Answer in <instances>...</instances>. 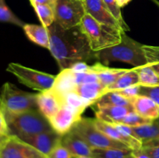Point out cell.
I'll return each instance as SVG.
<instances>
[{"label":"cell","instance_id":"cell-8","mask_svg":"<svg viewBox=\"0 0 159 158\" xmlns=\"http://www.w3.org/2000/svg\"><path fill=\"white\" fill-rule=\"evenodd\" d=\"M85 14L82 0H57L54 4V22L64 29L79 26Z\"/></svg>","mask_w":159,"mask_h":158},{"label":"cell","instance_id":"cell-2","mask_svg":"<svg viewBox=\"0 0 159 158\" xmlns=\"http://www.w3.org/2000/svg\"><path fill=\"white\" fill-rule=\"evenodd\" d=\"M143 46L144 44L133 40L124 32L120 43L97 51L96 52V57L104 65H107L112 61H121L137 68L148 63Z\"/></svg>","mask_w":159,"mask_h":158},{"label":"cell","instance_id":"cell-32","mask_svg":"<svg viewBox=\"0 0 159 158\" xmlns=\"http://www.w3.org/2000/svg\"><path fill=\"white\" fill-rule=\"evenodd\" d=\"M139 95H144L150 98L159 106V85H155V86L139 85Z\"/></svg>","mask_w":159,"mask_h":158},{"label":"cell","instance_id":"cell-27","mask_svg":"<svg viewBox=\"0 0 159 158\" xmlns=\"http://www.w3.org/2000/svg\"><path fill=\"white\" fill-rule=\"evenodd\" d=\"M38 16L39 20L41 22L42 26L48 27L54 22V6L50 5H32Z\"/></svg>","mask_w":159,"mask_h":158},{"label":"cell","instance_id":"cell-34","mask_svg":"<svg viewBox=\"0 0 159 158\" xmlns=\"http://www.w3.org/2000/svg\"><path fill=\"white\" fill-rule=\"evenodd\" d=\"M48 158H73L69 151L60 143L48 156Z\"/></svg>","mask_w":159,"mask_h":158},{"label":"cell","instance_id":"cell-26","mask_svg":"<svg viewBox=\"0 0 159 158\" xmlns=\"http://www.w3.org/2000/svg\"><path fill=\"white\" fill-rule=\"evenodd\" d=\"M131 150L116 148L92 149V158H129L131 156Z\"/></svg>","mask_w":159,"mask_h":158},{"label":"cell","instance_id":"cell-41","mask_svg":"<svg viewBox=\"0 0 159 158\" xmlns=\"http://www.w3.org/2000/svg\"><path fill=\"white\" fill-rule=\"evenodd\" d=\"M116 2H117V4L119 5L120 7L122 8L124 7V6H127L131 0H116Z\"/></svg>","mask_w":159,"mask_h":158},{"label":"cell","instance_id":"cell-23","mask_svg":"<svg viewBox=\"0 0 159 158\" xmlns=\"http://www.w3.org/2000/svg\"><path fill=\"white\" fill-rule=\"evenodd\" d=\"M93 105L97 108L108 106H133V101L119 91H112L105 93Z\"/></svg>","mask_w":159,"mask_h":158},{"label":"cell","instance_id":"cell-38","mask_svg":"<svg viewBox=\"0 0 159 158\" xmlns=\"http://www.w3.org/2000/svg\"><path fill=\"white\" fill-rule=\"evenodd\" d=\"M0 135H7L8 134V125L6 122V118H5L4 113L0 108Z\"/></svg>","mask_w":159,"mask_h":158},{"label":"cell","instance_id":"cell-13","mask_svg":"<svg viewBox=\"0 0 159 158\" xmlns=\"http://www.w3.org/2000/svg\"><path fill=\"white\" fill-rule=\"evenodd\" d=\"M93 122L95 125L99 129L100 131L105 133L106 135L112 139L127 145L131 150H140L142 147V142L134 136H129L125 133H121L118 130L113 124L108 123L104 121L99 120L98 119H93Z\"/></svg>","mask_w":159,"mask_h":158},{"label":"cell","instance_id":"cell-33","mask_svg":"<svg viewBox=\"0 0 159 158\" xmlns=\"http://www.w3.org/2000/svg\"><path fill=\"white\" fill-rule=\"evenodd\" d=\"M74 72V71H73ZM75 79L76 85H81V84L91 83V82L99 81L97 75L93 71H88L84 73H75Z\"/></svg>","mask_w":159,"mask_h":158},{"label":"cell","instance_id":"cell-16","mask_svg":"<svg viewBox=\"0 0 159 158\" xmlns=\"http://www.w3.org/2000/svg\"><path fill=\"white\" fill-rule=\"evenodd\" d=\"M128 71L129 69L109 68L100 62H97L90 66V71H93L97 75L99 81L106 88H108L110 85L114 83L120 76Z\"/></svg>","mask_w":159,"mask_h":158},{"label":"cell","instance_id":"cell-19","mask_svg":"<svg viewBox=\"0 0 159 158\" xmlns=\"http://www.w3.org/2000/svg\"><path fill=\"white\" fill-rule=\"evenodd\" d=\"M134 68L139 76V85H159V61L148 62Z\"/></svg>","mask_w":159,"mask_h":158},{"label":"cell","instance_id":"cell-3","mask_svg":"<svg viewBox=\"0 0 159 158\" xmlns=\"http://www.w3.org/2000/svg\"><path fill=\"white\" fill-rule=\"evenodd\" d=\"M8 125V134L19 139L54 130L48 119L39 111L33 109L21 113L3 111Z\"/></svg>","mask_w":159,"mask_h":158},{"label":"cell","instance_id":"cell-1","mask_svg":"<svg viewBox=\"0 0 159 158\" xmlns=\"http://www.w3.org/2000/svg\"><path fill=\"white\" fill-rule=\"evenodd\" d=\"M48 28L50 35L49 50L57 62L61 71L71 68L75 64L96 59L87 37L80 25L64 29L54 22Z\"/></svg>","mask_w":159,"mask_h":158},{"label":"cell","instance_id":"cell-25","mask_svg":"<svg viewBox=\"0 0 159 158\" xmlns=\"http://www.w3.org/2000/svg\"><path fill=\"white\" fill-rule=\"evenodd\" d=\"M139 85V76L135 68L129 69L127 72L119 77L114 83L107 88V92L112 91H120L134 85Z\"/></svg>","mask_w":159,"mask_h":158},{"label":"cell","instance_id":"cell-29","mask_svg":"<svg viewBox=\"0 0 159 158\" xmlns=\"http://www.w3.org/2000/svg\"><path fill=\"white\" fill-rule=\"evenodd\" d=\"M0 22L12 23L21 27H23L26 24L11 11L5 2V0H0Z\"/></svg>","mask_w":159,"mask_h":158},{"label":"cell","instance_id":"cell-17","mask_svg":"<svg viewBox=\"0 0 159 158\" xmlns=\"http://www.w3.org/2000/svg\"><path fill=\"white\" fill-rule=\"evenodd\" d=\"M134 111L133 106H108L97 108L96 119L111 124L120 123L127 114Z\"/></svg>","mask_w":159,"mask_h":158},{"label":"cell","instance_id":"cell-14","mask_svg":"<svg viewBox=\"0 0 159 158\" xmlns=\"http://www.w3.org/2000/svg\"><path fill=\"white\" fill-rule=\"evenodd\" d=\"M83 3L86 13L89 14L96 20L113 27L121 29L116 20L108 11L103 0H84Z\"/></svg>","mask_w":159,"mask_h":158},{"label":"cell","instance_id":"cell-36","mask_svg":"<svg viewBox=\"0 0 159 158\" xmlns=\"http://www.w3.org/2000/svg\"><path fill=\"white\" fill-rule=\"evenodd\" d=\"M123 94L125 97L128 98V99H131L132 101L134 100L135 97L139 95V85H134V86L129 87V88H125V89L120 90V91H117Z\"/></svg>","mask_w":159,"mask_h":158},{"label":"cell","instance_id":"cell-21","mask_svg":"<svg viewBox=\"0 0 159 158\" xmlns=\"http://www.w3.org/2000/svg\"><path fill=\"white\" fill-rule=\"evenodd\" d=\"M76 86L74 72L68 68L61 71L60 74L56 76L52 88L65 97L68 93L74 92Z\"/></svg>","mask_w":159,"mask_h":158},{"label":"cell","instance_id":"cell-6","mask_svg":"<svg viewBox=\"0 0 159 158\" xmlns=\"http://www.w3.org/2000/svg\"><path fill=\"white\" fill-rule=\"evenodd\" d=\"M72 130L80 136L92 149L116 148L130 150L127 145L109 137L97 129L93 122V119L82 117L76 122Z\"/></svg>","mask_w":159,"mask_h":158},{"label":"cell","instance_id":"cell-37","mask_svg":"<svg viewBox=\"0 0 159 158\" xmlns=\"http://www.w3.org/2000/svg\"><path fill=\"white\" fill-rule=\"evenodd\" d=\"M70 69L75 73H84L90 71V66L85 62H79L73 65Z\"/></svg>","mask_w":159,"mask_h":158},{"label":"cell","instance_id":"cell-10","mask_svg":"<svg viewBox=\"0 0 159 158\" xmlns=\"http://www.w3.org/2000/svg\"><path fill=\"white\" fill-rule=\"evenodd\" d=\"M37 104L39 111L48 121L66 105L65 96L59 94L52 88L37 94Z\"/></svg>","mask_w":159,"mask_h":158},{"label":"cell","instance_id":"cell-30","mask_svg":"<svg viewBox=\"0 0 159 158\" xmlns=\"http://www.w3.org/2000/svg\"><path fill=\"white\" fill-rule=\"evenodd\" d=\"M65 104L82 113L87 107L91 105L88 101L82 99L75 92H70L65 95Z\"/></svg>","mask_w":159,"mask_h":158},{"label":"cell","instance_id":"cell-22","mask_svg":"<svg viewBox=\"0 0 159 158\" xmlns=\"http://www.w3.org/2000/svg\"><path fill=\"white\" fill-rule=\"evenodd\" d=\"M29 40L36 44L49 50L50 35L48 28L36 24H25L23 27Z\"/></svg>","mask_w":159,"mask_h":158},{"label":"cell","instance_id":"cell-24","mask_svg":"<svg viewBox=\"0 0 159 158\" xmlns=\"http://www.w3.org/2000/svg\"><path fill=\"white\" fill-rule=\"evenodd\" d=\"M132 129L137 139L141 140L142 143L159 140V118L153 120L151 123L132 127Z\"/></svg>","mask_w":159,"mask_h":158},{"label":"cell","instance_id":"cell-15","mask_svg":"<svg viewBox=\"0 0 159 158\" xmlns=\"http://www.w3.org/2000/svg\"><path fill=\"white\" fill-rule=\"evenodd\" d=\"M61 143L71 153L73 158L91 156L92 155L91 147L72 129L62 136Z\"/></svg>","mask_w":159,"mask_h":158},{"label":"cell","instance_id":"cell-7","mask_svg":"<svg viewBox=\"0 0 159 158\" xmlns=\"http://www.w3.org/2000/svg\"><path fill=\"white\" fill-rule=\"evenodd\" d=\"M6 71L17 77L20 83L40 92L51 89L56 76L26 68L17 63H10Z\"/></svg>","mask_w":159,"mask_h":158},{"label":"cell","instance_id":"cell-12","mask_svg":"<svg viewBox=\"0 0 159 158\" xmlns=\"http://www.w3.org/2000/svg\"><path fill=\"white\" fill-rule=\"evenodd\" d=\"M61 138L62 136L56 133L54 130H51L26 136L20 139L32 146L40 153L48 156L49 153L61 143Z\"/></svg>","mask_w":159,"mask_h":158},{"label":"cell","instance_id":"cell-39","mask_svg":"<svg viewBox=\"0 0 159 158\" xmlns=\"http://www.w3.org/2000/svg\"><path fill=\"white\" fill-rule=\"evenodd\" d=\"M132 155L134 158H151L145 152L143 151L141 149L136 150H132Z\"/></svg>","mask_w":159,"mask_h":158},{"label":"cell","instance_id":"cell-35","mask_svg":"<svg viewBox=\"0 0 159 158\" xmlns=\"http://www.w3.org/2000/svg\"><path fill=\"white\" fill-rule=\"evenodd\" d=\"M143 49L148 62L159 61V46L144 45Z\"/></svg>","mask_w":159,"mask_h":158},{"label":"cell","instance_id":"cell-45","mask_svg":"<svg viewBox=\"0 0 159 158\" xmlns=\"http://www.w3.org/2000/svg\"><path fill=\"white\" fill-rule=\"evenodd\" d=\"M52 1H53V2H54V3H55V2H57V0H52Z\"/></svg>","mask_w":159,"mask_h":158},{"label":"cell","instance_id":"cell-28","mask_svg":"<svg viewBox=\"0 0 159 158\" xmlns=\"http://www.w3.org/2000/svg\"><path fill=\"white\" fill-rule=\"evenodd\" d=\"M107 9L110 12V13L113 15V18L116 20L119 26H120L121 29L125 32V31L130 30V27L127 26L126 22L124 21V18L121 13V9L119 5L117 4L116 0H103Z\"/></svg>","mask_w":159,"mask_h":158},{"label":"cell","instance_id":"cell-4","mask_svg":"<svg viewBox=\"0 0 159 158\" xmlns=\"http://www.w3.org/2000/svg\"><path fill=\"white\" fill-rule=\"evenodd\" d=\"M80 26L87 37L90 47L95 52L120 43L124 32L121 29L100 23L88 13L84 15Z\"/></svg>","mask_w":159,"mask_h":158},{"label":"cell","instance_id":"cell-43","mask_svg":"<svg viewBox=\"0 0 159 158\" xmlns=\"http://www.w3.org/2000/svg\"><path fill=\"white\" fill-rule=\"evenodd\" d=\"M76 158H92L91 156H79V157H76Z\"/></svg>","mask_w":159,"mask_h":158},{"label":"cell","instance_id":"cell-44","mask_svg":"<svg viewBox=\"0 0 159 158\" xmlns=\"http://www.w3.org/2000/svg\"><path fill=\"white\" fill-rule=\"evenodd\" d=\"M129 158H134V156H133V155H132V153H131V156H130V157H129Z\"/></svg>","mask_w":159,"mask_h":158},{"label":"cell","instance_id":"cell-40","mask_svg":"<svg viewBox=\"0 0 159 158\" xmlns=\"http://www.w3.org/2000/svg\"><path fill=\"white\" fill-rule=\"evenodd\" d=\"M31 5L40 4V5H50V6H54L55 3L52 0H30Z\"/></svg>","mask_w":159,"mask_h":158},{"label":"cell","instance_id":"cell-31","mask_svg":"<svg viewBox=\"0 0 159 158\" xmlns=\"http://www.w3.org/2000/svg\"><path fill=\"white\" fill-rule=\"evenodd\" d=\"M153 120L151 119H145V118L142 117L138 113L135 112L134 111L131 112L124 118H123L120 120V123L118 124H123V125H129L130 127H135V126H140V125H146V124H149L152 122Z\"/></svg>","mask_w":159,"mask_h":158},{"label":"cell","instance_id":"cell-9","mask_svg":"<svg viewBox=\"0 0 159 158\" xmlns=\"http://www.w3.org/2000/svg\"><path fill=\"white\" fill-rule=\"evenodd\" d=\"M0 158H48L30 144L8 136L0 145Z\"/></svg>","mask_w":159,"mask_h":158},{"label":"cell","instance_id":"cell-18","mask_svg":"<svg viewBox=\"0 0 159 158\" xmlns=\"http://www.w3.org/2000/svg\"><path fill=\"white\" fill-rule=\"evenodd\" d=\"M135 112L145 119L155 120L159 118V106L147 96L138 95L133 100Z\"/></svg>","mask_w":159,"mask_h":158},{"label":"cell","instance_id":"cell-11","mask_svg":"<svg viewBox=\"0 0 159 158\" xmlns=\"http://www.w3.org/2000/svg\"><path fill=\"white\" fill-rule=\"evenodd\" d=\"M82 112L65 105L49 120L53 129L64 136L73 129L76 122L82 118Z\"/></svg>","mask_w":159,"mask_h":158},{"label":"cell","instance_id":"cell-46","mask_svg":"<svg viewBox=\"0 0 159 158\" xmlns=\"http://www.w3.org/2000/svg\"><path fill=\"white\" fill-rule=\"evenodd\" d=\"M82 2H83V1H84V0H82Z\"/></svg>","mask_w":159,"mask_h":158},{"label":"cell","instance_id":"cell-5","mask_svg":"<svg viewBox=\"0 0 159 158\" xmlns=\"http://www.w3.org/2000/svg\"><path fill=\"white\" fill-rule=\"evenodd\" d=\"M37 94L22 91L9 82L5 83L0 89V108L11 113L38 109Z\"/></svg>","mask_w":159,"mask_h":158},{"label":"cell","instance_id":"cell-20","mask_svg":"<svg viewBox=\"0 0 159 158\" xmlns=\"http://www.w3.org/2000/svg\"><path fill=\"white\" fill-rule=\"evenodd\" d=\"M74 92L93 105L101 96L107 93V88L99 81L78 85Z\"/></svg>","mask_w":159,"mask_h":158},{"label":"cell","instance_id":"cell-42","mask_svg":"<svg viewBox=\"0 0 159 158\" xmlns=\"http://www.w3.org/2000/svg\"><path fill=\"white\" fill-rule=\"evenodd\" d=\"M7 135H0V145H1L2 143L7 138Z\"/></svg>","mask_w":159,"mask_h":158}]
</instances>
